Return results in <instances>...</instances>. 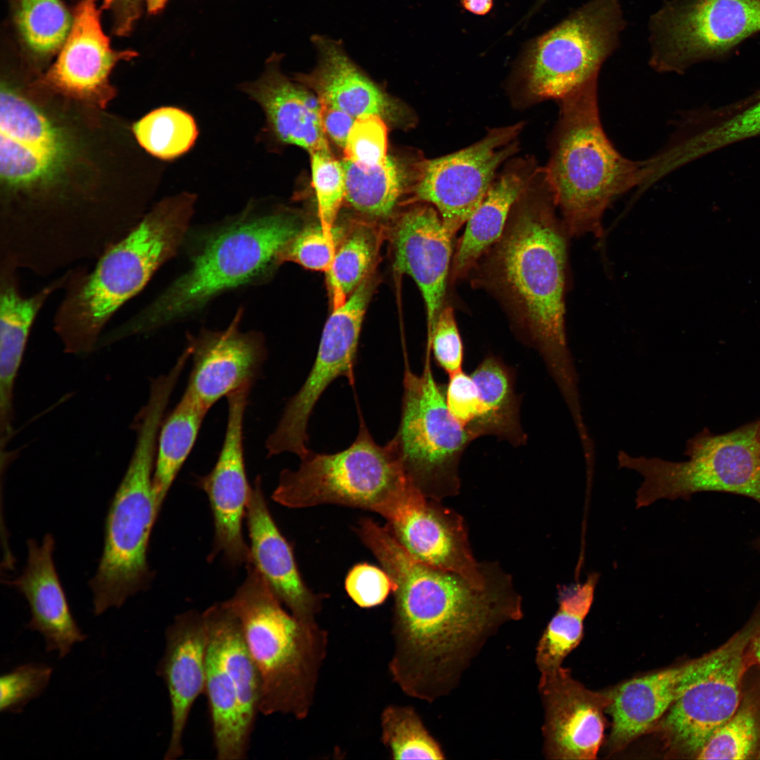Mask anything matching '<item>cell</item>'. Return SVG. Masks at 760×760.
I'll return each mask as SVG.
<instances>
[{
  "label": "cell",
  "mask_w": 760,
  "mask_h": 760,
  "mask_svg": "<svg viewBox=\"0 0 760 760\" xmlns=\"http://www.w3.org/2000/svg\"><path fill=\"white\" fill-rule=\"evenodd\" d=\"M280 58L272 56L260 78L242 84V91L260 106L268 130L277 141L309 153L329 147L321 125L319 98L281 72Z\"/></svg>",
  "instance_id": "cell-28"
},
{
  "label": "cell",
  "mask_w": 760,
  "mask_h": 760,
  "mask_svg": "<svg viewBox=\"0 0 760 760\" xmlns=\"http://www.w3.org/2000/svg\"><path fill=\"white\" fill-rule=\"evenodd\" d=\"M336 247L335 236L325 234L320 224L300 229L289 242L281 253V260L327 272L334 260Z\"/></svg>",
  "instance_id": "cell-45"
},
{
  "label": "cell",
  "mask_w": 760,
  "mask_h": 760,
  "mask_svg": "<svg viewBox=\"0 0 760 760\" xmlns=\"http://www.w3.org/2000/svg\"><path fill=\"white\" fill-rule=\"evenodd\" d=\"M426 348L432 351L437 365L448 376L462 370L463 344L452 307L442 308L427 336Z\"/></svg>",
  "instance_id": "cell-46"
},
{
  "label": "cell",
  "mask_w": 760,
  "mask_h": 760,
  "mask_svg": "<svg viewBox=\"0 0 760 760\" xmlns=\"http://www.w3.org/2000/svg\"><path fill=\"white\" fill-rule=\"evenodd\" d=\"M424 160L418 155L404 160L388 156L383 162L365 167L343 158L345 201L361 213L388 217L403 194L411 193Z\"/></svg>",
  "instance_id": "cell-32"
},
{
  "label": "cell",
  "mask_w": 760,
  "mask_h": 760,
  "mask_svg": "<svg viewBox=\"0 0 760 760\" xmlns=\"http://www.w3.org/2000/svg\"><path fill=\"white\" fill-rule=\"evenodd\" d=\"M96 0H80L75 7L68 37L55 63L44 77L57 91L99 107L115 96L109 75L118 62L136 56L133 51H115L101 23Z\"/></svg>",
  "instance_id": "cell-21"
},
{
  "label": "cell",
  "mask_w": 760,
  "mask_h": 760,
  "mask_svg": "<svg viewBox=\"0 0 760 760\" xmlns=\"http://www.w3.org/2000/svg\"><path fill=\"white\" fill-rule=\"evenodd\" d=\"M471 376L479 390L482 412L469 433L474 439L488 435L514 446L524 445L527 437L520 422V400L512 369L494 355H488Z\"/></svg>",
  "instance_id": "cell-33"
},
{
  "label": "cell",
  "mask_w": 760,
  "mask_h": 760,
  "mask_svg": "<svg viewBox=\"0 0 760 760\" xmlns=\"http://www.w3.org/2000/svg\"><path fill=\"white\" fill-rule=\"evenodd\" d=\"M760 629V609L742 629L710 657L701 677L657 723L669 747L695 756L713 733L736 711L742 699L747 659Z\"/></svg>",
  "instance_id": "cell-13"
},
{
  "label": "cell",
  "mask_w": 760,
  "mask_h": 760,
  "mask_svg": "<svg viewBox=\"0 0 760 760\" xmlns=\"http://www.w3.org/2000/svg\"><path fill=\"white\" fill-rule=\"evenodd\" d=\"M18 270L0 264V428L5 439L13 435L14 384L31 328L49 298L65 287L71 272L25 296L19 288Z\"/></svg>",
  "instance_id": "cell-29"
},
{
  "label": "cell",
  "mask_w": 760,
  "mask_h": 760,
  "mask_svg": "<svg viewBox=\"0 0 760 760\" xmlns=\"http://www.w3.org/2000/svg\"><path fill=\"white\" fill-rule=\"evenodd\" d=\"M368 547L395 585L388 669L409 696L431 702L449 695L490 638L523 617L521 597L502 569L479 588L414 559L386 530Z\"/></svg>",
  "instance_id": "cell-1"
},
{
  "label": "cell",
  "mask_w": 760,
  "mask_h": 760,
  "mask_svg": "<svg viewBox=\"0 0 760 760\" xmlns=\"http://www.w3.org/2000/svg\"><path fill=\"white\" fill-rule=\"evenodd\" d=\"M246 517L251 539V563L296 619L317 622L322 596L313 593L303 583L292 550L269 512L260 476L251 488Z\"/></svg>",
  "instance_id": "cell-27"
},
{
  "label": "cell",
  "mask_w": 760,
  "mask_h": 760,
  "mask_svg": "<svg viewBox=\"0 0 760 760\" xmlns=\"http://www.w3.org/2000/svg\"><path fill=\"white\" fill-rule=\"evenodd\" d=\"M430 355L426 350L420 374L405 361L400 423L389 443L414 484L426 497L441 501L458 493L459 464L474 438L448 410Z\"/></svg>",
  "instance_id": "cell-11"
},
{
  "label": "cell",
  "mask_w": 760,
  "mask_h": 760,
  "mask_svg": "<svg viewBox=\"0 0 760 760\" xmlns=\"http://www.w3.org/2000/svg\"><path fill=\"white\" fill-rule=\"evenodd\" d=\"M545 167H538L499 239L469 274L496 296L523 338L542 357L564 401L581 399L565 329L567 238Z\"/></svg>",
  "instance_id": "cell-2"
},
{
  "label": "cell",
  "mask_w": 760,
  "mask_h": 760,
  "mask_svg": "<svg viewBox=\"0 0 760 760\" xmlns=\"http://www.w3.org/2000/svg\"><path fill=\"white\" fill-rule=\"evenodd\" d=\"M372 286L364 280L340 306L333 308L321 336L312 367L300 390L287 402L266 444L277 455L298 457L309 450L308 424L319 397L336 379L354 381V367L364 315Z\"/></svg>",
  "instance_id": "cell-15"
},
{
  "label": "cell",
  "mask_w": 760,
  "mask_h": 760,
  "mask_svg": "<svg viewBox=\"0 0 760 760\" xmlns=\"http://www.w3.org/2000/svg\"><path fill=\"white\" fill-rule=\"evenodd\" d=\"M203 614L208 640L233 681L246 728L252 734L260 713L261 683L239 619L227 600L213 604Z\"/></svg>",
  "instance_id": "cell-31"
},
{
  "label": "cell",
  "mask_w": 760,
  "mask_h": 760,
  "mask_svg": "<svg viewBox=\"0 0 760 760\" xmlns=\"http://www.w3.org/2000/svg\"><path fill=\"white\" fill-rule=\"evenodd\" d=\"M524 125L521 122L490 129L467 147L425 159L412 199L432 205L454 236L482 202L498 170L517 152Z\"/></svg>",
  "instance_id": "cell-14"
},
{
  "label": "cell",
  "mask_w": 760,
  "mask_h": 760,
  "mask_svg": "<svg viewBox=\"0 0 760 760\" xmlns=\"http://www.w3.org/2000/svg\"><path fill=\"white\" fill-rule=\"evenodd\" d=\"M445 397L452 417L469 432L482 412L479 390L471 376L463 370L449 375Z\"/></svg>",
  "instance_id": "cell-48"
},
{
  "label": "cell",
  "mask_w": 760,
  "mask_h": 760,
  "mask_svg": "<svg viewBox=\"0 0 760 760\" xmlns=\"http://www.w3.org/2000/svg\"><path fill=\"white\" fill-rule=\"evenodd\" d=\"M196 198L184 192L163 200L109 247L94 269L71 270L53 322L65 353L96 349L118 310L177 253L191 229Z\"/></svg>",
  "instance_id": "cell-4"
},
{
  "label": "cell",
  "mask_w": 760,
  "mask_h": 760,
  "mask_svg": "<svg viewBox=\"0 0 760 760\" xmlns=\"http://www.w3.org/2000/svg\"><path fill=\"white\" fill-rule=\"evenodd\" d=\"M599 579L600 574L591 572L583 582L559 590L558 609L536 649L535 661L540 673L562 666L565 657L581 642L583 621L592 607Z\"/></svg>",
  "instance_id": "cell-35"
},
{
  "label": "cell",
  "mask_w": 760,
  "mask_h": 760,
  "mask_svg": "<svg viewBox=\"0 0 760 760\" xmlns=\"http://www.w3.org/2000/svg\"><path fill=\"white\" fill-rule=\"evenodd\" d=\"M53 673L51 666L37 662L25 664L0 678V711L18 714L47 688Z\"/></svg>",
  "instance_id": "cell-43"
},
{
  "label": "cell",
  "mask_w": 760,
  "mask_h": 760,
  "mask_svg": "<svg viewBox=\"0 0 760 760\" xmlns=\"http://www.w3.org/2000/svg\"><path fill=\"white\" fill-rule=\"evenodd\" d=\"M318 53L316 67L293 79L313 90L321 101L355 118L376 115L385 121L412 125L410 111L386 94L350 59L338 42L312 39Z\"/></svg>",
  "instance_id": "cell-24"
},
{
  "label": "cell",
  "mask_w": 760,
  "mask_h": 760,
  "mask_svg": "<svg viewBox=\"0 0 760 760\" xmlns=\"http://www.w3.org/2000/svg\"><path fill=\"white\" fill-rule=\"evenodd\" d=\"M440 502L419 490L387 521L386 527L418 561L456 573L476 587H486L500 567L476 560L463 518Z\"/></svg>",
  "instance_id": "cell-17"
},
{
  "label": "cell",
  "mask_w": 760,
  "mask_h": 760,
  "mask_svg": "<svg viewBox=\"0 0 760 760\" xmlns=\"http://www.w3.org/2000/svg\"><path fill=\"white\" fill-rule=\"evenodd\" d=\"M452 235L436 209L423 203L406 211L393 234L395 267L411 277L424 298L427 336L442 310L451 269Z\"/></svg>",
  "instance_id": "cell-23"
},
{
  "label": "cell",
  "mask_w": 760,
  "mask_h": 760,
  "mask_svg": "<svg viewBox=\"0 0 760 760\" xmlns=\"http://www.w3.org/2000/svg\"><path fill=\"white\" fill-rule=\"evenodd\" d=\"M242 315L240 309L224 329H203L187 336L192 368L185 391L208 410L239 388L252 386L266 360L264 336L241 331Z\"/></svg>",
  "instance_id": "cell-20"
},
{
  "label": "cell",
  "mask_w": 760,
  "mask_h": 760,
  "mask_svg": "<svg viewBox=\"0 0 760 760\" xmlns=\"http://www.w3.org/2000/svg\"><path fill=\"white\" fill-rule=\"evenodd\" d=\"M227 602L240 622L261 683L260 713L308 716L325 659L327 634L296 619L251 564Z\"/></svg>",
  "instance_id": "cell-6"
},
{
  "label": "cell",
  "mask_w": 760,
  "mask_h": 760,
  "mask_svg": "<svg viewBox=\"0 0 760 760\" xmlns=\"http://www.w3.org/2000/svg\"><path fill=\"white\" fill-rule=\"evenodd\" d=\"M626 26L621 0L585 1L531 46L521 68L524 95L559 101L597 80Z\"/></svg>",
  "instance_id": "cell-10"
},
{
  "label": "cell",
  "mask_w": 760,
  "mask_h": 760,
  "mask_svg": "<svg viewBox=\"0 0 760 760\" xmlns=\"http://www.w3.org/2000/svg\"><path fill=\"white\" fill-rule=\"evenodd\" d=\"M688 460L617 455L619 467L634 471L643 481L636 491L637 508L662 500H688L701 492L745 496L760 504V438L758 421L723 434L704 429L690 438Z\"/></svg>",
  "instance_id": "cell-9"
},
{
  "label": "cell",
  "mask_w": 760,
  "mask_h": 760,
  "mask_svg": "<svg viewBox=\"0 0 760 760\" xmlns=\"http://www.w3.org/2000/svg\"><path fill=\"white\" fill-rule=\"evenodd\" d=\"M68 136L35 104L8 85L0 97V175L11 189L46 186L72 157Z\"/></svg>",
  "instance_id": "cell-16"
},
{
  "label": "cell",
  "mask_w": 760,
  "mask_h": 760,
  "mask_svg": "<svg viewBox=\"0 0 760 760\" xmlns=\"http://www.w3.org/2000/svg\"><path fill=\"white\" fill-rule=\"evenodd\" d=\"M13 14L23 47L42 60L59 52L72 23L61 0H13Z\"/></svg>",
  "instance_id": "cell-37"
},
{
  "label": "cell",
  "mask_w": 760,
  "mask_h": 760,
  "mask_svg": "<svg viewBox=\"0 0 760 760\" xmlns=\"http://www.w3.org/2000/svg\"><path fill=\"white\" fill-rule=\"evenodd\" d=\"M543 753L551 759H595L604 738L610 691L594 692L562 666L540 673Z\"/></svg>",
  "instance_id": "cell-18"
},
{
  "label": "cell",
  "mask_w": 760,
  "mask_h": 760,
  "mask_svg": "<svg viewBox=\"0 0 760 760\" xmlns=\"http://www.w3.org/2000/svg\"><path fill=\"white\" fill-rule=\"evenodd\" d=\"M533 158L508 160L481 204L466 222L450 269L452 281L470 272L481 257L499 239L512 208L538 168Z\"/></svg>",
  "instance_id": "cell-30"
},
{
  "label": "cell",
  "mask_w": 760,
  "mask_h": 760,
  "mask_svg": "<svg viewBox=\"0 0 760 760\" xmlns=\"http://www.w3.org/2000/svg\"><path fill=\"white\" fill-rule=\"evenodd\" d=\"M150 14H157L163 11L167 0H145Z\"/></svg>",
  "instance_id": "cell-52"
},
{
  "label": "cell",
  "mask_w": 760,
  "mask_h": 760,
  "mask_svg": "<svg viewBox=\"0 0 760 760\" xmlns=\"http://www.w3.org/2000/svg\"><path fill=\"white\" fill-rule=\"evenodd\" d=\"M165 410L162 402L150 400L133 422L137 435L134 449L110 502L102 555L89 581L96 616L120 607L129 597L145 590L152 578L147 552L160 511L153 490V475Z\"/></svg>",
  "instance_id": "cell-7"
},
{
  "label": "cell",
  "mask_w": 760,
  "mask_h": 760,
  "mask_svg": "<svg viewBox=\"0 0 760 760\" xmlns=\"http://www.w3.org/2000/svg\"><path fill=\"white\" fill-rule=\"evenodd\" d=\"M300 230L294 215L249 204L240 213L198 233L188 268L151 303L116 327L125 338L189 318L233 289L267 281ZM190 231V230H189Z\"/></svg>",
  "instance_id": "cell-3"
},
{
  "label": "cell",
  "mask_w": 760,
  "mask_h": 760,
  "mask_svg": "<svg viewBox=\"0 0 760 760\" xmlns=\"http://www.w3.org/2000/svg\"><path fill=\"white\" fill-rule=\"evenodd\" d=\"M751 652L752 653H753L755 660L757 661L760 666V629L753 638L751 646ZM758 759H760V752Z\"/></svg>",
  "instance_id": "cell-53"
},
{
  "label": "cell",
  "mask_w": 760,
  "mask_h": 760,
  "mask_svg": "<svg viewBox=\"0 0 760 760\" xmlns=\"http://www.w3.org/2000/svg\"><path fill=\"white\" fill-rule=\"evenodd\" d=\"M208 411L184 391L175 407L163 421L153 475V490L159 510L196 441Z\"/></svg>",
  "instance_id": "cell-36"
},
{
  "label": "cell",
  "mask_w": 760,
  "mask_h": 760,
  "mask_svg": "<svg viewBox=\"0 0 760 760\" xmlns=\"http://www.w3.org/2000/svg\"><path fill=\"white\" fill-rule=\"evenodd\" d=\"M54 545L50 533L41 545L29 539L22 574L5 583L15 588L28 603L31 618L27 628L42 635L46 652H56L63 659L87 635L77 623L61 583L53 559Z\"/></svg>",
  "instance_id": "cell-25"
},
{
  "label": "cell",
  "mask_w": 760,
  "mask_h": 760,
  "mask_svg": "<svg viewBox=\"0 0 760 760\" xmlns=\"http://www.w3.org/2000/svg\"><path fill=\"white\" fill-rule=\"evenodd\" d=\"M381 740L393 759H443L444 752L411 707L389 705L381 716Z\"/></svg>",
  "instance_id": "cell-40"
},
{
  "label": "cell",
  "mask_w": 760,
  "mask_h": 760,
  "mask_svg": "<svg viewBox=\"0 0 760 760\" xmlns=\"http://www.w3.org/2000/svg\"><path fill=\"white\" fill-rule=\"evenodd\" d=\"M760 32V0H664L647 21L648 63L683 73Z\"/></svg>",
  "instance_id": "cell-12"
},
{
  "label": "cell",
  "mask_w": 760,
  "mask_h": 760,
  "mask_svg": "<svg viewBox=\"0 0 760 760\" xmlns=\"http://www.w3.org/2000/svg\"><path fill=\"white\" fill-rule=\"evenodd\" d=\"M345 585L349 597L362 608L381 604L395 589L394 583L384 570L367 563L354 566Z\"/></svg>",
  "instance_id": "cell-47"
},
{
  "label": "cell",
  "mask_w": 760,
  "mask_h": 760,
  "mask_svg": "<svg viewBox=\"0 0 760 760\" xmlns=\"http://www.w3.org/2000/svg\"><path fill=\"white\" fill-rule=\"evenodd\" d=\"M139 144L162 160H172L187 152L198 137V128L187 112L172 106L152 110L132 127Z\"/></svg>",
  "instance_id": "cell-38"
},
{
  "label": "cell",
  "mask_w": 760,
  "mask_h": 760,
  "mask_svg": "<svg viewBox=\"0 0 760 760\" xmlns=\"http://www.w3.org/2000/svg\"><path fill=\"white\" fill-rule=\"evenodd\" d=\"M709 653L686 663L632 678L610 690V749H622L651 729L702 675Z\"/></svg>",
  "instance_id": "cell-26"
},
{
  "label": "cell",
  "mask_w": 760,
  "mask_h": 760,
  "mask_svg": "<svg viewBox=\"0 0 760 760\" xmlns=\"http://www.w3.org/2000/svg\"><path fill=\"white\" fill-rule=\"evenodd\" d=\"M463 7L474 14L485 15L493 6V0H461Z\"/></svg>",
  "instance_id": "cell-51"
},
{
  "label": "cell",
  "mask_w": 760,
  "mask_h": 760,
  "mask_svg": "<svg viewBox=\"0 0 760 760\" xmlns=\"http://www.w3.org/2000/svg\"><path fill=\"white\" fill-rule=\"evenodd\" d=\"M376 243L372 229L359 227L336 249L326 272L333 308L342 305L366 279L374 258Z\"/></svg>",
  "instance_id": "cell-41"
},
{
  "label": "cell",
  "mask_w": 760,
  "mask_h": 760,
  "mask_svg": "<svg viewBox=\"0 0 760 760\" xmlns=\"http://www.w3.org/2000/svg\"><path fill=\"white\" fill-rule=\"evenodd\" d=\"M251 386H243L227 398L228 416L222 446L213 469L198 479L206 493L214 520L215 552H222L233 564L251 562L242 533L251 486L245 471L243 419Z\"/></svg>",
  "instance_id": "cell-19"
},
{
  "label": "cell",
  "mask_w": 760,
  "mask_h": 760,
  "mask_svg": "<svg viewBox=\"0 0 760 760\" xmlns=\"http://www.w3.org/2000/svg\"><path fill=\"white\" fill-rule=\"evenodd\" d=\"M418 490L389 441L377 444L361 419L358 434L346 449L333 454L310 450L298 469L283 470L272 498L291 508L324 504L360 508L388 521Z\"/></svg>",
  "instance_id": "cell-8"
},
{
  "label": "cell",
  "mask_w": 760,
  "mask_h": 760,
  "mask_svg": "<svg viewBox=\"0 0 760 760\" xmlns=\"http://www.w3.org/2000/svg\"><path fill=\"white\" fill-rule=\"evenodd\" d=\"M758 433L760 438V419L758 421Z\"/></svg>",
  "instance_id": "cell-55"
},
{
  "label": "cell",
  "mask_w": 760,
  "mask_h": 760,
  "mask_svg": "<svg viewBox=\"0 0 760 760\" xmlns=\"http://www.w3.org/2000/svg\"><path fill=\"white\" fill-rule=\"evenodd\" d=\"M755 546H756V547H757V548L759 549V550L760 551V537H759V538H758V539H757V540H756L755 541Z\"/></svg>",
  "instance_id": "cell-54"
},
{
  "label": "cell",
  "mask_w": 760,
  "mask_h": 760,
  "mask_svg": "<svg viewBox=\"0 0 760 760\" xmlns=\"http://www.w3.org/2000/svg\"><path fill=\"white\" fill-rule=\"evenodd\" d=\"M597 80L559 101V116L545 167L569 236H601L605 210L640 184L647 171V164L623 157L605 134Z\"/></svg>",
  "instance_id": "cell-5"
},
{
  "label": "cell",
  "mask_w": 760,
  "mask_h": 760,
  "mask_svg": "<svg viewBox=\"0 0 760 760\" xmlns=\"http://www.w3.org/2000/svg\"><path fill=\"white\" fill-rule=\"evenodd\" d=\"M379 115H370L355 119L343 149L344 159L369 167L388 157V128Z\"/></svg>",
  "instance_id": "cell-44"
},
{
  "label": "cell",
  "mask_w": 760,
  "mask_h": 760,
  "mask_svg": "<svg viewBox=\"0 0 760 760\" xmlns=\"http://www.w3.org/2000/svg\"><path fill=\"white\" fill-rule=\"evenodd\" d=\"M205 693L216 759H246L251 734L246 728L233 681L221 664L216 650L208 640Z\"/></svg>",
  "instance_id": "cell-34"
},
{
  "label": "cell",
  "mask_w": 760,
  "mask_h": 760,
  "mask_svg": "<svg viewBox=\"0 0 760 760\" xmlns=\"http://www.w3.org/2000/svg\"><path fill=\"white\" fill-rule=\"evenodd\" d=\"M142 0H103L102 8L110 12L114 33L124 36L141 15Z\"/></svg>",
  "instance_id": "cell-50"
},
{
  "label": "cell",
  "mask_w": 760,
  "mask_h": 760,
  "mask_svg": "<svg viewBox=\"0 0 760 760\" xmlns=\"http://www.w3.org/2000/svg\"><path fill=\"white\" fill-rule=\"evenodd\" d=\"M310 155L319 224L325 234L335 236L334 225L345 200V171L342 161L333 156L329 147Z\"/></svg>",
  "instance_id": "cell-42"
},
{
  "label": "cell",
  "mask_w": 760,
  "mask_h": 760,
  "mask_svg": "<svg viewBox=\"0 0 760 760\" xmlns=\"http://www.w3.org/2000/svg\"><path fill=\"white\" fill-rule=\"evenodd\" d=\"M320 103V122L324 132L338 146L344 149L355 118L328 103L321 101Z\"/></svg>",
  "instance_id": "cell-49"
},
{
  "label": "cell",
  "mask_w": 760,
  "mask_h": 760,
  "mask_svg": "<svg viewBox=\"0 0 760 760\" xmlns=\"http://www.w3.org/2000/svg\"><path fill=\"white\" fill-rule=\"evenodd\" d=\"M760 708L754 698L742 697L734 714L718 728L695 756L697 759H758Z\"/></svg>",
  "instance_id": "cell-39"
},
{
  "label": "cell",
  "mask_w": 760,
  "mask_h": 760,
  "mask_svg": "<svg viewBox=\"0 0 760 760\" xmlns=\"http://www.w3.org/2000/svg\"><path fill=\"white\" fill-rule=\"evenodd\" d=\"M165 645L156 668L170 705L171 730L164 760L184 754L183 738L196 699L205 692L208 635L203 612L177 615L165 632Z\"/></svg>",
  "instance_id": "cell-22"
}]
</instances>
